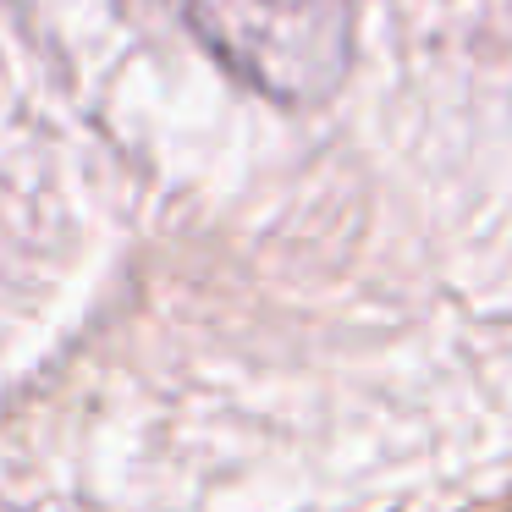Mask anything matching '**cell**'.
<instances>
[{
    "label": "cell",
    "instance_id": "7a4b0ae2",
    "mask_svg": "<svg viewBox=\"0 0 512 512\" xmlns=\"http://www.w3.org/2000/svg\"><path fill=\"white\" fill-rule=\"evenodd\" d=\"M0 512H12V507H0Z\"/></svg>",
    "mask_w": 512,
    "mask_h": 512
},
{
    "label": "cell",
    "instance_id": "6da1fadb",
    "mask_svg": "<svg viewBox=\"0 0 512 512\" xmlns=\"http://www.w3.org/2000/svg\"><path fill=\"white\" fill-rule=\"evenodd\" d=\"M193 34L276 105H320L353 67L358 0H182Z\"/></svg>",
    "mask_w": 512,
    "mask_h": 512
}]
</instances>
